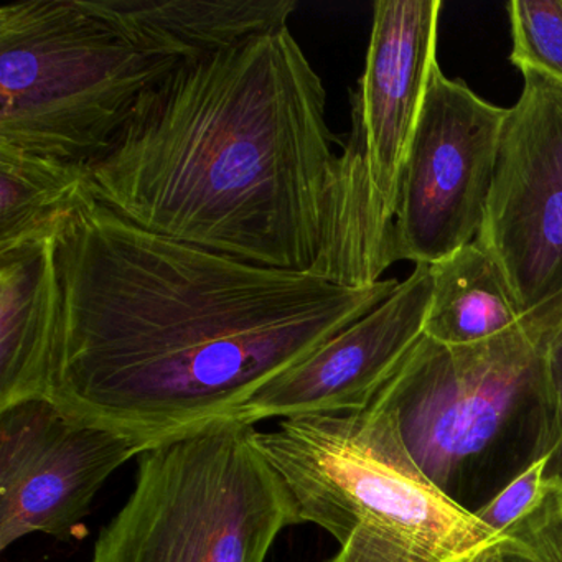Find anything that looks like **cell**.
<instances>
[{
  "instance_id": "ffe728a7",
  "label": "cell",
  "mask_w": 562,
  "mask_h": 562,
  "mask_svg": "<svg viewBox=\"0 0 562 562\" xmlns=\"http://www.w3.org/2000/svg\"><path fill=\"white\" fill-rule=\"evenodd\" d=\"M544 459L513 480L495 498L473 513L490 531L502 535L544 496Z\"/></svg>"
},
{
  "instance_id": "5b68a950",
  "label": "cell",
  "mask_w": 562,
  "mask_h": 562,
  "mask_svg": "<svg viewBox=\"0 0 562 562\" xmlns=\"http://www.w3.org/2000/svg\"><path fill=\"white\" fill-rule=\"evenodd\" d=\"M179 61L143 54L81 5L0 8V144L90 166Z\"/></svg>"
},
{
  "instance_id": "3957f363",
  "label": "cell",
  "mask_w": 562,
  "mask_h": 562,
  "mask_svg": "<svg viewBox=\"0 0 562 562\" xmlns=\"http://www.w3.org/2000/svg\"><path fill=\"white\" fill-rule=\"evenodd\" d=\"M561 327L559 301L480 344L423 335L373 401L393 416L420 472L472 515L548 456V353Z\"/></svg>"
},
{
  "instance_id": "44dd1931",
  "label": "cell",
  "mask_w": 562,
  "mask_h": 562,
  "mask_svg": "<svg viewBox=\"0 0 562 562\" xmlns=\"http://www.w3.org/2000/svg\"><path fill=\"white\" fill-rule=\"evenodd\" d=\"M549 386L552 397V439L544 459V485L562 490V327L552 338L548 353Z\"/></svg>"
},
{
  "instance_id": "5bb4252c",
  "label": "cell",
  "mask_w": 562,
  "mask_h": 562,
  "mask_svg": "<svg viewBox=\"0 0 562 562\" xmlns=\"http://www.w3.org/2000/svg\"><path fill=\"white\" fill-rule=\"evenodd\" d=\"M432 295L424 335L443 345H473L518 325L519 311L495 259L475 241L430 265Z\"/></svg>"
},
{
  "instance_id": "7c38bea8",
  "label": "cell",
  "mask_w": 562,
  "mask_h": 562,
  "mask_svg": "<svg viewBox=\"0 0 562 562\" xmlns=\"http://www.w3.org/2000/svg\"><path fill=\"white\" fill-rule=\"evenodd\" d=\"M143 54L192 64L288 29L295 0H81Z\"/></svg>"
},
{
  "instance_id": "4fadbf2b",
  "label": "cell",
  "mask_w": 562,
  "mask_h": 562,
  "mask_svg": "<svg viewBox=\"0 0 562 562\" xmlns=\"http://www.w3.org/2000/svg\"><path fill=\"white\" fill-rule=\"evenodd\" d=\"M57 233L0 252V409L52 396L60 317Z\"/></svg>"
},
{
  "instance_id": "52a82bcc",
  "label": "cell",
  "mask_w": 562,
  "mask_h": 562,
  "mask_svg": "<svg viewBox=\"0 0 562 562\" xmlns=\"http://www.w3.org/2000/svg\"><path fill=\"white\" fill-rule=\"evenodd\" d=\"M256 442L294 496L301 525L338 544L360 526H383L470 558L499 551L502 535L430 483L383 407L281 420Z\"/></svg>"
},
{
  "instance_id": "d6986e66",
  "label": "cell",
  "mask_w": 562,
  "mask_h": 562,
  "mask_svg": "<svg viewBox=\"0 0 562 562\" xmlns=\"http://www.w3.org/2000/svg\"><path fill=\"white\" fill-rule=\"evenodd\" d=\"M502 562H562V490L544 496L499 538Z\"/></svg>"
},
{
  "instance_id": "30bf717a",
  "label": "cell",
  "mask_w": 562,
  "mask_h": 562,
  "mask_svg": "<svg viewBox=\"0 0 562 562\" xmlns=\"http://www.w3.org/2000/svg\"><path fill=\"white\" fill-rule=\"evenodd\" d=\"M430 295V266L417 265L383 304L261 387L238 417L256 426L368 409L423 338Z\"/></svg>"
},
{
  "instance_id": "e0dca14e",
  "label": "cell",
  "mask_w": 562,
  "mask_h": 562,
  "mask_svg": "<svg viewBox=\"0 0 562 562\" xmlns=\"http://www.w3.org/2000/svg\"><path fill=\"white\" fill-rule=\"evenodd\" d=\"M328 562H502L499 551L488 555H460L423 536L383 526H360Z\"/></svg>"
},
{
  "instance_id": "9a60e30c",
  "label": "cell",
  "mask_w": 562,
  "mask_h": 562,
  "mask_svg": "<svg viewBox=\"0 0 562 562\" xmlns=\"http://www.w3.org/2000/svg\"><path fill=\"white\" fill-rule=\"evenodd\" d=\"M91 196L87 166L0 144V252L55 235Z\"/></svg>"
},
{
  "instance_id": "9c48e42d",
  "label": "cell",
  "mask_w": 562,
  "mask_h": 562,
  "mask_svg": "<svg viewBox=\"0 0 562 562\" xmlns=\"http://www.w3.org/2000/svg\"><path fill=\"white\" fill-rule=\"evenodd\" d=\"M475 243L502 271L522 315L562 301V81L521 70Z\"/></svg>"
},
{
  "instance_id": "ba28073f",
  "label": "cell",
  "mask_w": 562,
  "mask_h": 562,
  "mask_svg": "<svg viewBox=\"0 0 562 562\" xmlns=\"http://www.w3.org/2000/svg\"><path fill=\"white\" fill-rule=\"evenodd\" d=\"M508 110L434 67L401 176L394 261L436 265L475 241Z\"/></svg>"
},
{
  "instance_id": "6da1fadb",
  "label": "cell",
  "mask_w": 562,
  "mask_h": 562,
  "mask_svg": "<svg viewBox=\"0 0 562 562\" xmlns=\"http://www.w3.org/2000/svg\"><path fill=\"white\" fill-rule=\"evenodd\" d=\"M50 400L140 450L239 411L383 304L400 282L335 284L146 232L94 196L55 239Z\"/></svg>"
},
{
  "instance_id": "2e32d148",
  "label": "cell",
  "mask_w": 562,
  "mask_h": 562,
  "mask_svg": "<svg viewBox=\"0 0 562 562\" xmlns=\"http://www.w3.org/2000/svg\"><path fill=\"white\" fill-rule=\"evenodd\" d=\"M512 64L562 81V0H512Z\"/></svg>"
},
{
  "instance_id": "7a4b0ae2",
  "label": "cell",
  "mask_w": 562,
  "mask_h": 562,
  "mask_svg": "<svg viewBox=\"0 0 562 562\" xmlns=\"http://www.w3.org/2000/svg\"><path fill=\"white\" fill-rule=\"evenodd\" d=\"M337 137L321 75L288 29L180 64L88 167L94 199L146 232L317 274Z\"/></svg>"
},
{
  "instance_id": "277c9868",
  "label": "cell",
  "mask_w": 562,
  "mask_h": 562,
  "mask_svg": "<svg viewBox=\"0 0 562 562\" xmlns=\"http://www.w3.org/2000/svg\"><path fill=\"white\" fill-rule=\"evenodd\" d=\"M241 417L210 420L137 456L136 485L93 562H266L301 525L294 496Z\"/></svg>"
},
{
  "instance_id": "8992f818",
  "label": "cell",
  "mask_w": 562,
  "mask_h": 562,
  "mask_svg": "<svg viewBox=\"0 0 562 562\" xmlns=\"http://www.w3.org/2000/svg\"><path fill=\"white\" fill-rule=\"evenodd\" d=\"M440 0H378L367 64L351 91V130L331 193L330 238L318 276L364 288L394 265L401 176L437 65Z\"/></svg>"
},
{
  "instance_id": "ac0fdd59",
  "label": "cell",
  "mask_w": 562,
  "mask_h": 562,
  "mask_svg": "<svg viewBox=\"0 0 562 562\" xmlns=\"http://www.w3.org/2000/svg\"><path fill=\"white\" fill-rule=\"evenodd\" d=\"M65 417L52 400L24 401L0 409V486L11 483L44 449Z\"/></svg>"
},
{
  "instance_id": "8fae6325",
  "label": "cell",
  "mask_w": 562,
  "mask_h": 562,
  "mask_svg": "<svg viewBox=\"0 0 562 562\" xmlns=\"http://www.w3.org/2000/svg\"><path fill=\"white\" fill-rule=\"evenodd\" d=\"M140 452L121 434L65 417L44 449L0 486V549L35 532L70 538L106 480Z\"/></svg>"
}]
</instances>
